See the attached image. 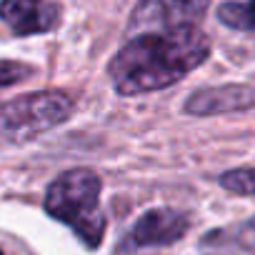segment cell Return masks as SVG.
Segmentation results:
<instances>
[{"instance_id": "obj_1", "label": "cell", "mask_w": 255, "mask_h": 255, "mask_svg": "<svg viewBox=\"0 0 255 255\" xmlns=\"http://www.w3.org/2000/svg\"><path fill=\"white\" fill-rule=\"evenodd\" d=\"M210 38L200 25L153 28L128 40L108 63L113 90L123 98L165 90L210 58Z\"/></svg>"}, {"instance_id": "obj_2", "label": "cell", "mask_w": 255, "mask_h": 255, "mask_svg": "<svg viewBox=\"0 0 255 255\" xmlns=\"http://www.w3.org/2000/svg\"><path fill=\"white\" fill-rule=\"evenodd\" d=\"M100 193L103 180L93 168H68L45 190V213L68 225L88 250L100 248L108 230Z\"/></svg>"}, {"instance_id": "obj_3", "label": "cell", "mask_w": 255, "mask_h": 255, "mask_svg": "<svg viewBox=\"0 0 255 255\" xmlns=\"http://www.w3.org/2000/svg\"><path fill=\"white\" fill-rule=\"evenodd\" d=\"M75 100L65 90H38L0 105V138L10 143H30L53 128L70 120Z\"/></svg>"}, {"instance_id": "obj_4", "label": "cell", "mask_w": 255, "mask_h": 255, "mask_svg": "<svg viewBox=\"0 0 255 255\" xmlns=\"http://www.w3.org/2000/svg\"><path fill=\"white\" fill-rule=\"evenodd\" d=\"M60 18L63 8L53 0H0V20L18 38L53 33Z\"/></svg>"}, {"instance_id": "obj_5", "label": "cell", "mask_w": 255, "mask_h": 255, "mask_svg": "<svg viewBox=\"0 0 255 255\" xmlns=\"http://www.w3.org/2000/svg\"><path fill=\"white\" fill-rule=\"evenodd\" d=\"M190 230V218L175 208H153L143 213L128 233V248H158L173 245Z\"/></svg>"}, {"instance_id": "obj_6", "label": "cell", "mask_w": 255, "mask_h": 255, "mask_svg": "<svg viewBox=\"0 0 255 255\" xmlns=\"http://www.w3.org/2000/svg\"><path fill=\"white\" fill-rule=\"evenodd\" d=\"M250 108H255V85L223 83V85H210L190 93L183 105V113L195 118H208V115L243 113Z\"/></svg>"}, {"instance_id": "obj_7", "label": "cell", "mask_w": 255, "mask_h": 255, "mask_svg": "<svg viewBox=\"0 0 255 255\" xmlns=\"http://www.w3.org/2000/svg\"><path fill=\"white\" fill-rule=\"evenodd\" d=\"M210 0H143L133 13V28H183L200 25Z\"/></svg>"}, {"instance_id": "obj_8", "label": "cell", "mask_w": 255, "mask_h": 255, "mask_svg": "<svg viewBox=\"0 0 255 255\" xmlns=\"http://www.w3.org/2000/svg\"><path fill=\"white\" fill-rule=\"evenodd\" d=\"M205 248H233V250H243V253H255V215L228 225V228H218L210 230L203 238Z\"/></svg>"}, {"instance_id": "obj_9", "label": "cell", "mask_w": 255, "mask_h": 255, "mask_svg": "<svg viewBox=\"0 0 255 255\" xmlns=\"http://www.w3.org/2000/svg\"><path fill=\"white\" fill-rule=\"evenodd\" d=\"M218 20L240 33H255V0H228L218 8Z\"/></svg>"}, {"instance_id": "obj_10", "label": "cell", "mask_w": 255, "mask_h": 255, "mask_svg": "<svg viewBox=\"0 0 255 255\" xmlns=\"http://www.w3.org/2000/svg\"><path fill=\"white\" fill-rule=\"evenodd\" d=\"M218 183L230 195L255 198V168H233V170H225V173H220Z\"/></svg>"}, {"instance_id": "obj_11", "label": "cell", "mask_w": 255, "mask_h": 255, "mask_svg": "<svg viewBox=\"0 0 255 255\" xmlns=\"http://www.w3.org/2000/svg\"><path fill=\"white\" fill-rule=\"evenodd\" d=\"M33 73H35V68L23 65V63H18V60H0V88L15 85V83L30 78Z\"/></svg>"}, {"instance_id": "obj_12", "label": "cell", "mask_w": 255, "mask_h": 255, "mask_svg": "<svg viewBox=\"0 0 255 255\" xmlns=\"http://www.w3.org/2000/svg\"><path fill=\"white\" fill-rule=\"evenodd\" d=\"M0 255H5V250H3V248H0Z\"/></svg>"}]
</instances>
